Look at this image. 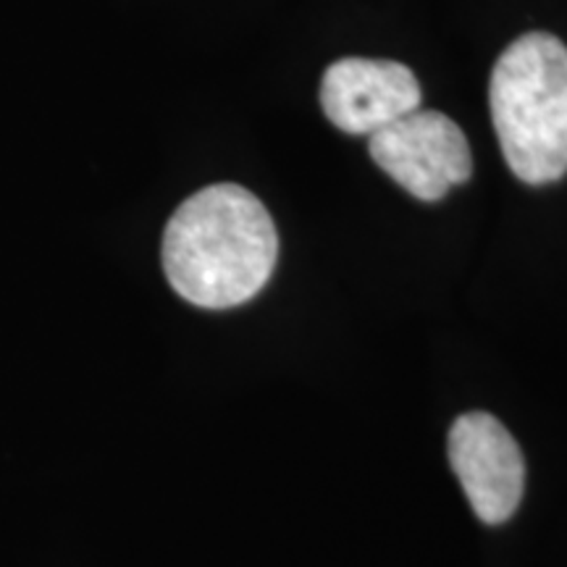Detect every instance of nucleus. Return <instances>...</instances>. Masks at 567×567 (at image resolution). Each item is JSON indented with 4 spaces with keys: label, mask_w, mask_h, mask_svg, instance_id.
I'll use <instances>...</instances> for the list:
<instances>
[{
    "label": "nucleus",
    "mask_w": 567,
    "mask_h": 567,
    "mask_svg": "<svg viewBox=\"0 0 567 567\" xmlns=\"http://www.w3.org/2000/svg\"><path fill=\"white\" fill-rule=\"evenodd\" d=\"M163 271L197 308L252 300L271 279L279 237L271 213L239 184H210L187 197L163 231Z\"/></svg>",
    "instance_id": "1"
},
{
    "label": "nucleus",
    "mask_w": 567,
    "mask_h": 567,
    "mask_svg": "<svg viewBox=\"0 0 567 567\" xmlns=\"http://www.w3.org/2000/svg\"><path fill=\"white\" fill-rule=\"evenodd\" d=\"M488 109L509 172L526 184L567 174V48L547 32L517 38L494 63Z\"/></svg>",
    "instance_id": "2"
},
{
    "label": "nucleus",
    "mask_w": 567,
    "mask_h": 567,
    "mask_svg": "<svg viewBox=\"0 0 567 567\" xmlns=\"http://www.w3.org/2000/svg\"><path fill=\"white\" fill-rule=\"evenodd\" d=\"M371 158L417 200L434 203L473 174L463 130L439 111L415 109L371 134Z\"/></svg>",
    "instance_id": "3"
},
{
    "label": "nucleus",
    "mask_w": 567,
    "mask_h": 567,
    "mask_svg": "<svg viewBox=\"0 0 567 567\" xmlns=\"http://www.w3.org/2000/svg\"><path fill=\"white\" fill-rule=\"evenodd\" d=\"M450 463L478 520L499 526L515 515L526 463L509 431L488 413L460 415L450 431Z\"/></svg>",
    "instance_id": "4"
},
{
    "label": "nucleus",
    "mask_w": 567,
    "mask_h": 567,
    "mask_svg": "<svg viewBox=\"0 0 567 567\" xmlns=\"http://www.w3.org/2000/svg\"><path fill=\"white\" fill-rule=\"evenodd\" d=\"M421 84L405 63L339 59L321 80V105L329 122L347 134L384 130L421 109Z\"/></svg>",
    "instance_id": "5"
}]
</instances>
